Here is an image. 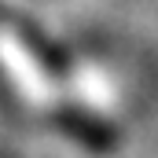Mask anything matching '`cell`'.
<instances>
[{"label": "cell", "mask_w": 158, "mask_h": 158, "mask_svg": "<svg viewBox=\"0 0 158 158\" xmlns=\"http://www.w3.org/2000/svg\"><path fill=\"white\" fill-rule=\"evenodd\" d=\"M55 121H59V129H63L66 136H74L77 143L92 147V151H107V147H114V132H110V125L88 118V114H81V110H63Z\"/></svg>", "instance_id": "cell-1"}]
</instances>
